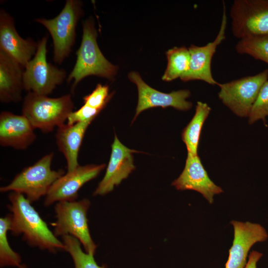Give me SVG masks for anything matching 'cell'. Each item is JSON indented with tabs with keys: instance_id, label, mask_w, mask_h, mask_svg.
<instances>
[{
	"instance_id": "18",
	"label": "cell",
	"mask_w": 268,
	"mask_h": 268,
	"mask_svg": "<svg viewBox=\"0 0 268 268\" xmlns=\"http://www.w3.org/2000/svg\"><path fill=\"white\" fill-rule=\"evenodd\" d=\"M24 67L0 51V101L16 103L21 99L24 89Z\"/></svg>"
},
{
	"instance_id": "5",
	"label": "cell",
	"mask_w": 268,
	"mask_h": 268,
	"mask_svg": "<svg viewBox=\"0 0 268 268\" xmlns=\"http://www.w3.org/2000/svg\"><path fill=\"white\" fill-rule=\"evenodd\" d=\"M53 156V153L47 154L33 165L25 168L8 185L0 187V191L21 193L31 203L46 196L53 183L65 173L63 169L52 170Z\"/></svg>"
},
{
	"instance_id": "13",
	"label": "cell",
	"mask_w": 268,
	"mask_h": 268,
	"mask_svg": "<svg viewBox=\"0 0 268 268\" xmlns=\"http://www.w3.org/2000/svg\"><path fill=\"white\" fill-rule=\"evenodd\" d=\"M234 228V239L229 250L225 268H244L251 247L256 243L265 241L268 235L261 225L235 220L230 222Z\"/></svg>"
},
{
	"instance_id": "6",
	"label": "cell",
	"mask_w": 268,
	"mask_h": 268,
	"mask_svg": "<svg viewBox=\"0 0 268 268\" xmlns=\"http://www.w3.org/2000/svg\"><path fill=\"white\" fill-rule=\"evenodd\" d=\"M90 205L87 199L58 201L55 206L56 220L51 225L56 237L73 236L82 244L86 253L94 255L96 245L90 236L87 218Z\"/></svg>"
},
{
	"instance_id": "12",
	"label": "cell",
	"mask_w": 268,
	"mask_h": 268,
	"mask_svg": "<svg viewBox=\"0 0 268 268\" xmlns=\"http://www.w3.org/2000/svg\"><path fill=\"white\" fill-rule=\"evenodd\" d=\"M106 165H79L58 178L50 188L44 201L48 206L55 202L73 201L78 198V192L87 182L96 178Z\"/></svg>"
},
{
	"instance_id": "19",
	"label": "cell",
	"mask_w": 268,
	"mask_h": 268,
	"mask_svg": "<svg viewBox=\"0 0 268 268\" xmlns=\"http://www.w3.org/2000/svg\"><path fill=\"white\" fill-rule=\"evenodd\" d=\"M91 122H81L73 125L64 124L58 127L56 143L66 159L67 172L73 170L79 165V150L85 132Z\"/></svg>"
},
{
	"instance_id": "23",
	"label": "cell",
	"mask_w": 268,
	"mask_h": 268,
	"mask_svg": "<svg viewBox=\"0 0 268 268\" xmlns=\"http://www.w3.org/2000/svg\"><path fill=\"white\" fill-rule=\"evenodd\" d=\"M62 239L65 250L70 255L74 268H106L104 266L97 265L93 255L83 251L80 242L77 238L67 235L62 236Z\"/></svg>"
},
{
	"instance_id": "11",
	"label": "cell",
	"mask_w": 268,
	"mask_h": 268,
	"mask_svg": "<svg viewBox=\"0 0 268 268\" xmlns=\"http://www.w3.org/2000/svg\"><path fill=\"white\" fill-rule=\"evenodd\" d=\"M223 9L220 27L215 39L205 46L192 45L188 48L190 55V66L188 70L180 78L183 81L200 80L212 85H217L218 82L212 75L211 63L217 47L226 38L227 16L224 2Z\"/></svg>"
},
{
	"instance_id": "14",
	"label": "cell",
	"mask_w": 268,
	"mask_h": 268,
	"mask_svg": "<svg viewBox=\"0 0 268 268\" xmlns=\"http://www.w3.org/2000/svg\"><path fill=\"white\" fill-rule=\"evenodd\" d=\"M38 42L31 38L23 39L17 32L13 17L1 8L0 10V51L24 68L34 56Z\"/></svg>"
},
{
	"instance_id": "22",
	"label": "cell",
	"mask_w": 268,
	"mask_h": 268,
	"mask_svg": "<svg viewBox=\"0 0 268 268\" xmlns=\"http://www.w3.org/2000/svg\"><path fill=\"white\" fill-rule=\"evenodd\" d=\"M11 214L0 218V263L1 267L13 266L19 267L21 258L10 247L7 237L10 230Z\"/></svg>"
},
{
	"instance_id": "3",
	"label": "cell",
	"mask_w": 268,
	"mask_h": 268,
	"mask_svg": "<svg viewBox=\"0 0 268 268\" xmlns=\"http://www.w3.org/2000/svg\"><path fill=\"white\" fill-rule=\"evenodd\" d=\"M74 103L70 94L57 98L29 92L22 106V115L32 127L45 133L53 131L67 121L73 111Z\"/></svg>"
},
{
	"instance_id": "17",
	"label": "cell",
	"mask_w": 268,
	"mask_h": 268,
	"mask_svg": "<svg viewBox=\"0 0 268 268\" xmlns=\"http://www.w3.org/2000/svg\"><path fill=\"white\" fill-rule=\"evenodd\" d=\"M28 120L22 115L8 111L0 114V144L18 150L27 149L35 141L36 135Z\"/></svg>"
},
{
	"instance_id": "10",
	"label": "cell",
	"mask_w": 268,
	"mask_h": 268,
	"mask_svg": "<svg viewBox=\"0 0 268 268\" xmlns=\"http://www.w3.org/2000/svg\"><path fill=\"white\" fill-rule=\"evenodd\" d=\"M128 77L136 85L138 91V102L134 121L141 112L152 107H172L179 110L187 111L192 107V102L187 100L191 95V92L188 89L166 93L149 86L137 72L131 71L129 73Z\"/></svg>"
},
{
	"instance_id": "4",
	"label": "cell",
	"mask_w": 268,
	"mask_h": 268,
	"mask_svg": "<svg viewBox=\"0 0 268 268\" xmlns=\"http://www.w3.org/2000/svg\"><path fill=\"white\" fill-rule=\"evenodd\" d=\"M83 4L79 0H67L60 13L55 18H38L36 21L49 31L53 43V61L61 64L70 54L74 44L76 28L83 14Z\"/></svg>"
},
{
	"instance_id": "8",
	"label": "cell",
	"mask_w": 268,
	"mask_h": 268,
	"mask_svg": "<svg viewBox=\"0 0 268 268\" xmlns=\"http://www.w3.org/2000/svg\"><path fill=\"white\" fill-rule=\"evenodd\" d=\"M230 17L232 33L240 40L268 37V0H235Z\"/></svg>"
},
{
	"instance_id": "7",
	"label": "cell",
	"mask_w": 268,
	"mask_h": 268,
	"mask_svg": "<svg viewBox=\"0 0 268 268\" xmlns=\"http://www.w3.org/2000/svg\"><path fill=\"white\" fill-rule=\"evenodd\" d=\"M48 35L38 42L37 51L27 63L23 74L24 89L40 95H48L66 78L67 72L47 60Z\"/></svg>"
},
{
	"instance_id": "26",
	"label": "cell",
	"mask_w": 268,
	"mask_h": 268,
	"mask_svg": "<svg viewBox=\"0 0 268 268\" xmlns=\"http://www.w3.org/2000/svg\"><path fill=\"white\" fill-rule=\"evenodd\" d=\"M109 91L107 85L98 84L91 93L83 97L84 104L101 111L112 95Z\"/></svg>"
},
{
	"instance_id": "29",
	"label": "cell",
	"mask_w": 268,
	"mask_h": 268,
	"mask_svg": "<svg viewBox=\"0 0 268 268\" xmlns=\"http://www.w3.org/2000/svg\"><path fill=\"white\" fill-rule=\"evenodd\" d=\"M19 268H27V267L25 265H20Z\"/></svg>"
},
{
	"instance_id": "2",
	"label": "cell",
	"mask_w": 268,
	"mask_h": 268,
	"mask_svg": "<svg viewBox=\"0 0 268 268\" xmlns=\"http://www.w3.org/2000/svg\"><path fill=\"white\" fill-rule=\"evenodd\" d=\"M97 36L94 19L85 20L82 23L81 42L76 52V63L67 78L68 83L73 80L72 93L78 83L89 75L112 80L117 73L118 67L108 61L99 49Z\"/></svg>"
},
{
	"instance_id": "20",
	"label": "cell",
	"mask_w": 268,
	"mask_h": 268,
	"mask_svg": "<svg viewBox=\"0 0 268 268\" xmlns=\"http://www.w3.org/2000/svg\"><path fill=\"white\" fill-rule=\"evenodd\" d=\"M210 111V107L206 103L201 101L197 102L195 114L182 133V138L186 144L188 152L198 154L200 134Z\"/></svg>"
},
{
	"instance_id": "24",
	"label": "cell",
	"mask_w": 268,
	"mask_h": 268,
	"mask_svg": "<svg viewBox=\"0 0 268 268\" xmlns=\"http://www.w3.org/2000/svg\"><path fill=\"white\" fill-rule=\"evenodd\" d=\"M240 54L248 55L268 64V37H251L241 39L236 45Z\"/></svg>"
},
{
	"instance_id": "16",
	"label": "cell",
	"mask_w": 268,
	"mask_h": 268,
	"mask_svg": "<svg viewBox=\"0 0 268 268\" xmlns=\"http://www.w3.org/2000/svg\"><path fill=\"white\" fill-rule=\"evenodd\" d=\"M178 190H194L201 194L209 203L213 197L223 192L209 177L198 155L188 152L185 168L180 176L172 183Z\"/></svg>"
},
{
	"instance_id": "9",
	"label": "cell",
	"mask_w": 268,
	"mask_h": 268,
	"mask_svg": "<svg viewBox=\"0 0 268 268\" xmlns=\"http://www.w3.org/2000/svg\"><path fill=\"white\" fill-rule=\"evenodd\" d=\"M268 79V69H266L254 75L218 83L220 89L219 98L236 115L248 117L262 86Z\"/></svg>"
},
{
	"instance_id": "25",
	"label": "cell",
	"mask_w": 268,
	"mask_h": 268,
	"mask_svg": "<svg viewBox=\"0 0 268 268\" xmlns=\"http://www.w3.org/2000/svg\"><path fill=\"white\" fill-rule=\"evenodd\" d=\"M268 116V80L262 86L249 115V123L252 124L259 120L265 121Z\"/></svg>"
},
{
	"instance_id": "27",
	"label": "cell",
	"mask_w": 268,
	"mask_h": 268,
	"mask_svg": "<svg viewBox=\"0 0 268 268\" xmlns=\"http://www.w3.org/2000/svg\"><path fill=\"white\" fill-rule=\"evenodd\" d=\"M101 110L83 105L76 111H72L67 119V124L73 125L81 122L92 121Z\"/></svg>"
},
{
	"instance_id": "15",
	"label": "cell",
	"mask_w": 268,
	"mask_h": 268,
	"mask_svg": "<svg viewBox=\"0 0 268 268\" xmlns=\"http://www.w3.org/2000/svg\"><path fill=\"white\" fill-rule=\"evenodd\" d=\"M112 152L105 174L93 195H104L111 192L134 169L133 154L138 151L123 144L116 134L112 144Z\"/></svg>"
},
{
	"instance_id": "21",
	"label": "cell",
	"mask_w": 268,
	"mask_h": 268,
	"mask_svg": "<svg viewBox=\"0 0 268 268\" xmlns=\"http://www.w3.org/2000/svg\"><path fill=\"white\" fill-rule=\"evenodd\" d=\"M166 55L167 65L162 76L165 81H171L184 75L189 69L190 55L189 49L183 46L168 50Z\"/></svg>"
},
{
	"instance_id": "28",
	"label": "cell",
	"mask_w": 268,
	"mask_h": 268,
	"mask_svg": "<svg viewBox=\"0 0 268 268\" xmlns=\"http://www.w3.org/2000/svg\"><path fill=\"white\" fill-rule=\"evenodd\" d=\"M263 254L256 251H252L248 256V260L244 268H257V264Z\"/></svg>"
},
{
	"instance_id": "1",
	"label": "cell",
	"mask_w": 268,
	"mask_h": 268,
	"mask_svg": "<svg viewBox=\"0 0 268 268\" xmlns=\"http://www.w3.org/2000/svg\"><path fill=\"white\" fill-rule=\"evenodd\" d=\"M11 212L10 231L15 236L23 234V238L30 246L51 252L65 250L60 241L48 228L31 202L21 193L12 192L9 195Z\"/></svg>"
}]
</instances>
